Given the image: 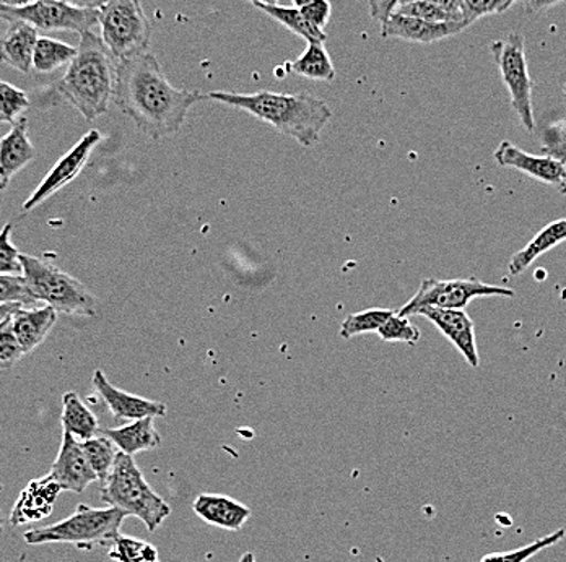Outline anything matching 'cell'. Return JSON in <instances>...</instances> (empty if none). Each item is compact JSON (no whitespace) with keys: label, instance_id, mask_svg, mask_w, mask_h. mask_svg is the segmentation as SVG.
I'll return each instance as SVG.
<instances>
[{"label":"cell","instance_id":"cell-40","mask_svg":"<svg viewBox=\"0 0 566 562\" xmlns=\"http://www.w3.org/2000/svg\"><path fill=\"white\" fill-rule=\"evenodd\" d=\"M400 2L402 0H368L369 15L382 25L395 13Z\"/></svg>","mask_w":566,"mask_h":562},{"label":"cell","instance_id":"cell-43","mask_svg":"<svg viewBox=\"0 0 566 562\" xmlns=\"http://www.w3.org/2000/svg\"><path fill=\"white\" fill-rule=\"evenodd\" d=\"M544 155L557 158L558 161L566 165V141H557V144L545 145Z\"/></svg>","mask_w":566,"mask_h":562},{"label":"cell","instance_id":"cell-16","mask_svg":"<svg viewBox=\"0 0 566 562\" xmlns=\"http://www.w3.org/2000/svg\"><path fill=\"white\" fill-rule=\"evenodd\" d=\"M468 23H433L413 17L392 13L381 25L382 38L407 41L413 44H433L458 36L469 29Z\"/></svg>","mask_w":566,"mask_h":562},{"label":"cell","instance_id":"cell-4","mask_svg":"<svg viewBox=\"0 0 566 562\" xmlns=\"http://www.w3.org/2000/svg\"><path fill=\"white\" fill-rule=\"evenodd\" d=\"M102 501L123 510L126 517H136L151 533L171 516L170 505L148 485L133 455L124 452H119L112 474L103 481Z\"/></svg>","mask_w":566,"mask_h":562},{"label":"cell","instance_id":"cell-22","mask_svg":"<svg viewBox=\"0 0 566 562\" xmlns=\"http://www.w3.org/2000/svg\"><path fill=\"white\" fill-rule=\"evenodd\" d=\"M566 243V219L552 222L551 225L542 227L541 231L520 251L511 257L509 271L511 275H521L526 272L541 255Z\"/></svg>","mask_w":566,"mask_h":562},{"label":"cell","instance_id":"cell-8","mask_svg":"<svg viewBox=\"0 0 566 562\" xmlns=\"http://www.w3.org/2000/svg\"><path fill=\"white\" fill-rule=\"evenodd\" d=\"M490 51L499 67L500 77L509 89L511 108L520 117L524 129L533 132L536 129L533 106L534 82L527 64L526 40L521 33H510L505 40L493 41Z\"/></svg>","mask_w":566,"mask_h":562},{"label":"cell","instance_id":"cell-34","mask_svg":"<svg viewBox=\"0 0 566 562\" xmlns=\"http://www.w3.org/2000/svg\"><path fill=\"white\" fill-rule=\"evenodd\" d=\"M395 13L399 15L413 17V19L427 20V22L433 23H462L458 22L453 15L441 10L440 7L433 6V3L424 2V0H409V2H402L395 10Z\"/></svg>","mask_w":566,"mask_h":562},{"label":"cell","instance_id":"cell-2","mask_svg":"<svg viewBox=\"0 0 566 562\" xmlns=\"http://www.w3.org/2000/svg\"><path fill=\"white\" fill-rule=\"evenodd\" d=\"M212 102L258 117L277 132L298 141L302 147H314L321 139L324 127L333 119V112L324 99L308 93H244L212 92L207 95Z\"/></svg>","mask_w":566,"mask_h":562},{"label":"cell","instance_id":"cell-31","mask_svg":"<svg viewBox=\"0 0 566 562\" xmlns=\"http://www.w3.org/2000/svg\"><path fill=\"white\" fill-rule=\"evenodd\" d=\"M566 534L565 529H558L557 532L538 538L526 547L516 548V550L505 551V553H492L482 558L481 562H527L537 556L541 551L560 543Z\"/></svg>","mask_w":566,"mask_h":562},{"label":"cell","instance_id":"cell-47","mask_svg":"<svg viewBox=\"0 0 566 562\" xmlns=\"http://www.w3.org/2000/svg\"><path fill=\"white\" fill-rule=\"evenodd\" d=\"M292 2L296 9H303V7L310 6V3L314 2V0H292Z\"/></svg>","mask_w":566,"mask_h":562},{"label":"cell","instance_id":"cell-20","mask_svg":"<svg viewBox=\"0 0 566 562\" xmlns=\"http://www.w3.org/2000/svg\"><path fill=\"white\" fill-rule=\"evenodd\" d=\"M38 40V30L30 23H10L9 30L0 36V62L22 74H30Z\"/></svg>","mask_w":566,"mask_h":562},{"label":"cell","instance_id":"cell-28","mask_svg":"<svg viewBox=\"0 0 566 562\" xmlns=\"http://www.w3.org/2000/svg\"><path fill=\"white\" fill-rule=\"evenodd\" d=\"M82 446H84L90 467L95 471L98 479L105 481V479L109 477V474H112L117 455H119L120 450L117 449L116 444H114L108 436H105V434H99V436L84 441Z\"/></svg>","mask_w":566,"mask_h":562},{"label":"cell","instance_id":"cell-19","mask_svg":"<svg viewBox=\"0 0 566 562\" xmlns=\"http://www.w3.org/2000/svg\"><path fill=\"white\" fill-rule=\"evenodd\" d=\"M56 322L57 310L48 305L43 308L31 309L27 306H20L10 316V326H12L13 333L19 338L20 344H22L27 354L36 350L46 340Z\"/></svg>","mask_w":566,"mask_h":562},{"label":"cell","instance_id":"cell-46","mask_svg":"<svg viewBox=\"0 0 566 562\" xmlns=\"http://www.w3.org/2000/svg\"><path fill=\"white\" fill-rule=\"evenodd\" d=\"M33 3V0H0V7H10V9H20Z\"/></svg>","mask_w":566,"mask_h":562},{"label":"cell","instance_id":"cell-3","mask_svg":"<svg viewBox=\"0 0 566 562\" xmlns=\"http://www.w3.org/2000/svg\"><path fill=\"white\" fill-rule=\"evenodd\" d=\"M117 61L102 38L93 31L81 34L77 56L69 64L64 77L54 89L64 102L74 106L86 120L108 113L114 99Z\"/></svg>","mask_w":566,"mask_h":562},{"label":"cell","instance_id":"cell-21","mask_svg":"<svg viewBox=\"0 0 566 562\" xmlns=\"http://www.w3.org/2000/svg\"><path fill=\"white\" fill-rule=\"evenodd\" d=\"M61 491V486L50 475L36 479V481H31L29 488L23 491L22 498L17 501L15 509H13V526L33 522V520H41L50 516Z\"/></svg>","mask_w":566,"mask_h":562},{"label":"cell","instance_id":"cell-6","mask_svg":"<svg viewBox=\"0 0 566 562\" xmlns=\"http://www.w3.org/2000/svg\"><path fill=\"white\" fill-rule=\"evenodd\" d=\"M126 513L116 507L93 509L81 506L67 519L53 526L29 530L25 541L29 544L69 543L90 547L95 543H108L119 537Z\"/></svg>","mask_w":566,"mask_h":562},{"label":"cell","instance_id":"cell-38","mask_svg":"<svg viewBox=\"0 0 566 562\" xmlns=\"http://www.w3.org/2000/svg\"><path fill=\"white\" fill-rule=\"evenodd\" d=\"M12 223L0 231V275H22L23 267L19 250L12 243Z\"/></svg>","mask_w":566,"mask_h":562},{"label":"cell","instance_id":"cell-30","mask_svg":"<svg viewBox=\"0 0 566 562\" xmlns=\"http://www.w3.org/2000/svg\"><path fill=\"white\" fill-rule=\"evenodd\" d=\"M109 556L117 562H160L157 548L144 540L133 537H119L113 541Z\"/></svg>","mask_w":566,"mask_h":562},{"label":"cell","instance_id":"cell-37","mask_svg":"<svg viewBox=\"0 0 566 562\" xmlns=\"http://www.w3.org/2000/svg\"><path fill=\"white\" fill-rule=\"evenodd\" d=\"M520 2H526V0H462V6H464L465 19L474 25L483 17L509 12L511 7Z\"/></svg>","mask_w":566,"mask_h":562},{"label":"cell","instance_id":"cell-18","mask_svg":"<svg viewBox=\"0 0 566 562\" xmlns=\"http://www.w3.org/2000/svg\"><path fill=\"white\" fill-rule=\"evenodd\" d=\"M34 158L36 150L30 141L29 119L22 117L0 140V191H6L13 176L22 171Z\"/></svg>","mask_w":566,"mask_h":562},{"label":"cell","instance_id":"cell-29","mask_svg":"<svg viewBox=\"0 0 566 562\" xmlns=\"http://www.w3.org/2000/svg\"><path fill=\"white\" fill-rule=\"evenodd\" d=\"M396 310L391 309H368L364 312L352 314L342 322L340 337L352 338L357 336H367L376 332L385 326L389 317L395 316Z\"/></svg>","mask_w":566,"mask_h":562},{"label":"cell","instance_id":"cell-1","mask_svg":"<svg viewBox=\"0 0 566 562\" xmlns=\"http://www.w3.org/2000/svg\"><path fill=\"white\" fill-rule=\"evenodd\" d=\"M203 98L198 89L172 86L154 54L117 62L113 102L151 139L179 132L189 109Z\"/></svg>","mask_w":566,"mask_h":562},{"label":"cell","instance_id":"cell-44","mask_svg":"<svg viewBox=\"0 0 566 562\" xmlns=\"http://www.w3.org/2000/svg\"><path fill=\"white\" fill-rule=\"evenodd\" d=\"M65 2L77 7V9L99 10L103 6H106L109 0H65Z\"/></svg>","mask_w":566,"mask_h":562},{"label":"cell","instance_id":"cell-15","mask_svg":"<svg viewBox=\"0 0 566 562\" xmlns=\"http://www.w3.org/2000/svg\"><path fill=\"white\" fill-rule=\"evenodd\" d=\"M93 388L96 394L108 406L109 413L116 422H136L142 418H157L167 415V405L154 400L142 399V396L119 391L109 384L103 371H95L93 374Z\"/></svg>","mask_w":566,"mask_h":562},{"label":"cell","instance_id":"cell-36","mask_svg":"<svg viewBox=\"0 0 566 562\" xmlns=\"http://www.w3.org/2000/svg\"><path fill=\"white\" fill-rule=\"evenodd\" d=\"M27 357V351L13 333L10 319L0 327V371H9Z\"/></svg>","mask_w":566,"mask_h":562},{"label":"cell","instance_id":"cell-26","mask_svg":"<svg viewBox=\"0 0 566 562\" xmlns=\"http://www.w3.org/2000/svg\"><path fill=\"white\" fill-rule=\"evenodd\" d=\"M293 74L310 81L333 82L336 78V68L327 54L324 43H308L302 56L290 65Z\"/></svg>","mask_w":566,"mask_h":562},{"label":"cell","instance_id":"cell-25","mask_svg":"<svg viewBox=\"0 0 566 562\" xmlns=\"http://www.w3.org/2000/svg\"><path fill=\"white\" fill-rule=\"evenodd\" d=\"M254 7L308 43H326L327 41L324 30L312 25L303 15L302 10L296 7L264 6V3H255Z\"/></svg>","mask_w":566,"mask_h":562},{"label":"cell","instance_id":"cell-9","mask_svg":"<svg viewBox=\"0 0 566 562\" xmlns=\"http://www.w3.org/2000/svg\"><path fill=\"white\" fill-rule=\"evenodd\" d=\"M502 296L514 298V291L505 286L489 285L479 278H454V280H440L427 278L420 283L413 298L399 309V316L412 317L422 308L464 309L474 299Z\"/></svg>","mask_w":566,"mask_h":562},{"label":"cell","instance_id":"cell-12","mask_svg":"<svg viewBox=\"0 0 566 562\" xmlns=\"http://www.w3.org/2000/svg\"><path fill=\"white\" fill-rule=\"evenodd\" d=\"M416 316H422L430 320L444 338L454 344L455 350L462 354L469 365L475 369L481 365L474 320L464 309L422 308L417 310Z\"/></svg>","mask_w":566,"mask_h":562},{"label":"cell","instance_id":"cell-50","mask_svg":"<svg viewBox=\"0 0 566 562\" xmlns=\"http://www.w3.org/2000/svg\"><path fill=\"white\" fill-rule=\"evenodd\" d=\"M3 522H6V520H3V513L2 510H0V533H2L3 530Z\"/></svg>","mask_w":566,"mask_h":562},{"label":"cell","instance_id":"cell-17","mask_svg":"<svg viewBox=\"0 0 566 562\" xmlns=\"http://www.w3.org/2000/svg\"><path fill=\"white\" fill-rule=\"evenodd\" d=\"M192 510L203 522L228 532H238L243 529L253 516V510L243 502L230 496L210 495V492L199 495L192 502Z\"/></svg>","mask_w":566,"mask_h":562},{"label":"cell","instance_id":"cell-35","mask_svg":"<svg viewBox=\"0 0 566 562\" xmlns=\"http://www.w3.org/2000/svg\"><path fill=\"white\" fill-rule=\"evenodd\" d=\"M12 303H19L27 308H33V305H36V301L31 298L23 275H0V305H12Z\"/></svg>","mask_w":566,"mask_h":562},{"label":"cell","instance_id":"cell-33","mask_svg":"<svg viewBox=\"0 0 566 562\" xmlns=\"http://www.w3.org/2000/svg\"><path fill=\"white\" fill-rule=\"evenodd\" d=\"M378 336L382 341H389V343L400 341V343H407L410 347L419 343L420 338H422L419 327L410 322V317L399 316L397 312L386 320L385 326L378 330Z\"/></svg>","mask_w":566,"mask_h":562},{"label":"cell","instance_id":"cell-7","mask_svg":"<svg viewBox=\"0 0 566 562\" xmlns=\"http://www.w3.org/2000/svg\"><path fill=\"white\" fill-rule=\"evenodd\" d=\"M103 43L117 62L147 53L151 26L140 0H109L99 9Z\"/></svg>","mask_w":566,"mask_h":562},{"label":"cell","instance_id":"cell-27","mask_svg":"<svg viewBox=\"0 0 566 562\" xmlns=\"http://www.w3.org/2000/svg\"><path fill=\"white\" fill-rule=\"evenodd\" d=\"M75 56H77V47L51 38H40L34 47L33 68L40 74H51L62 65L71 64Z\"/></svg>","mask_w":566,"mask_h":562},{"label":"cell","instance_id":"cell-5","mask_svg":"<svg viewBox=\"0 0 566 562\" xmlns=\"http://www.w3.org/2000/svg\"><path fill=\"white\" fill-rule=\"evenodd\" d=\"M20 261L27 288L34 301L46 303L65 316H96L95 296L77 278L33 255L22 254Z\"/></svg>","mask_w":566,"mask_h":562},{"label":"cell","instance_id":"cell-32","mask_svg":"<svg viewBox=\"0 0 566 562\" xmlns=\"http://www.w3.org/2000/svg\"><path fill=\"white\" fill-rule=\"evenodd\" d=\"M30 108V98L23 89L0 81V123L15 124Z\"/></svg>","mask_w":566,"mask_h":562},{"label":"cell","instance_id":"cell-45","mask_svg":"<svg viewBox=\"0 0 566 562\" xmlns=\"http://www.w3.org/2000/svg\"><path fill=\"white\" fill-rule=\"evenodd\" d=\"M19 303H12V305H0V327L10 319L13 312H15L17 308H20Z\"/></svg>","mask_w":566,"mask_h":562},{"label":"cell","instance_id":"cell-24","mask_svg":"<svg viewBox=\"0 0 566 562\" xmlns=\"http://www.w3.org/2000/svg\"><path fill=\"white\" fill-rule=\"evenodd\" d=\"M61 422L64 433L71 434L81 443L98 436V420L75 392H67L62 396Z\"/></svg>","mask_w":566,"mask_h":562},{"label":"cell","instance_id":"cell-11","mask_svg":"<svg viewBox=\"0 0 566 562\" xmlns=\"http://www.w3.org/2000/svg\"><path fill=\"white\" fill-rule=\"evenodd\" d=\"M99 141H102V134L98 130L86 132L81 141L65 157L57 161L56 167L48 172L46 178L38 185L36 191L23 203V210L29 212V210L36 209L41 203L53 198L62 188L71 184L81 174L85 165L88 163L90 155H92V151L95 150Z\"/></svg>","mask_w":566,"mask_h":562},{"label":"cell","instance_id":"cell-10","mask_svg":"<svg viewBox=\"0 0 566 562\" xmlns=\"http://www.w3.org/2000/svg\"><path fill=\"white\" fill-rule=\"evenodd\" d=\"M0 20L30 23L36 30H65L82 34L99 25V10L77 9L65 0H36L20 9L0 7Z\"/></svg>","mask_w":566,"mask_h":562},{"label":"cell","instance_id":"cell-23","mask_svg":"<svg viewBox=\"0 0 566 562\" xmlns=\"http://www.w3.org/2000/svg\"><path fill=\"white\" fill-rule=\"evenodd\" d=\"M102 434L108 436L117 449L127 455L154 450L161 446V437L155 430L154 418L136 420L114 430H105Z\"/></svg>","mask_w":566,"mask_h":562},{"label":"cell","instance_id":"cell-13","mask_svg":"<svg viewBox=\"0 0 566 562\" xmlns=\"http://www.w3.org/2000/svg\"><path fill=\"white\" fill-rule=\"evenodd\" d=\"M493 157L500 167L517 169L523 174L544 182V184L555 185V188H564L566 184V167L557 158L548 157V155L537 157V155L527 153L523 148L509 140H503L496 147Z\"/></svg>","mask_w":566,"mask_h":562},{"label":"cell","instance_id":"cell-48","mask_svg":"<svg viewBox=\"0 0 566 562\" xmlns=\"http://www.w3.org/2000/svg\"><path fill=\"white\" fill-rule=\"evenodd\" d=\"M250 2L264 3V6H279V0H250Z\"/></svg>","mask_w":566,"mask_h":562},{"label":"cell","instance_id":"cell-42","mask_svg":"<svg viewBox=\"0 0 566 562\" xmlns=\"http://www.w3.org/2000/svg\"><path fill=\"white\" fill-rule=\"evenodd\" d=\"M527 9L533 13L547 12V10L554 9V7L566 3V0H526Z\"/></svg>","mask_w":566,"mask_h":562},{"label":"cell","instance_id":"cell-14","mask_svg":"<svg viewBox=\"0 0 566 562\" xmlns=\"http://www.w3.org/2000/svg\"><path fill=\"white\" fill-rule=\"evenodd\" d=\"M50 477L61 486L62 491L82 495L92 483H95V471L90 467L81 441L69 433L62 436L61 449L51 468Z\"/></svg>","mask_w":566,"mask_h":562},{"label":"cell","instance_id":"cell-49","mask_svg":"<svg viewBox=\"0 0 566 562\" xmlns=\"http://www.w3.org/2000/svg\"><path fill=\"white\" fill-rule=\"evenodd\" d=\"M238 562H258L253 553H244Z\"/></svg>","mask_w":566,"mask_h":562},{"label":"cell","instance_id":"cell-39","mask_svg":"<svg viewBox=\"0 0 566 562\" xmlns=\"http://www.w3.org/2000/svg\"><path fill=\"white\" fill-rule=\"evenodd\" d=\"M300 10H302L303 15L312 25L323 30L329 23L333 6H331L329 0H314L310 6L303 7Z\"/></svg>","mask_w":566,"mask_h":562},{"label":"cell","instance_id":"cell-41","mask_svg":"<svg viewBox=\"0 0 566 562\" xmlns=\"http://www.w3.org/2000/svg\"><path fill=\"white\" fill-rule=\"evenodd\" d=\"M402 2H409V0H402ZM424 2L433 3V6L440 7L441 10H444V12H448L450 13V15H453L454 19L458 20V22L468 23V25H471V23L468 22V19H465L464 6H462V0H424Z\"/></svg>","mask_w":566,"mask_h":562}]
</instances>
